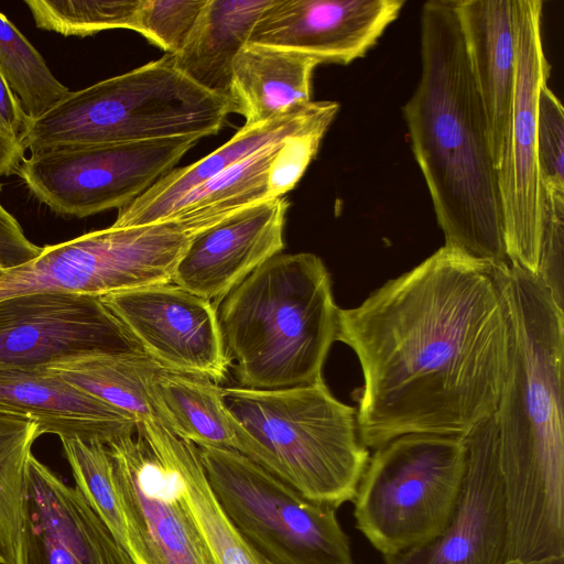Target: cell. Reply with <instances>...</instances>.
<instances>
[{
  "label": "cell",
  "mask_w": 564,
  "mask_h": 564,
  "mask_svg": "<svg viewBox=\"0 0 564 564\" xmlns=\"http://www.w3.org/2000/svg\"><path fill=\"white\" fill-rule=\"evenodd\" d=\"M137 426L169 466L175 491L198 530L209 564H272L224 513L207 481L198 447L177 437L159 420L139 422Z\"/></svg>",
  "instance_id": "603a6c76"
},
{
  "label": "cell",
  "mask_w": 564,
  "mask_h": 564,
  "mask_svg": "<svg viewBox=\"0 0 564 564\" xmlns=\"http://www.w3.org/2000/svg\"><path fill=\"white\" fill-rule=\"evenodd\" d=\"M0 72L30 120L47 112L70 93L53 75L39 51L1 12Z\"/></svg>",
  "instance_id": "f1b7e54d"
},
{
  "label": "cell",
  "mask_w": 564,
  "mask_h": 564,
  "mask_svg": "<svg viewBox=\"0 0 564 564\" xmlns=\"http://www.w3.org/2000/svg\"><path fill=\"white\" fill-rule=\"evenodd\" d=\"M403 6V0H273L248 43L346 65L376 44Z\"/></svg>",
  "instance_id": "e0dca14e"
},
{
  "label": "cell",
  "mask_w": 564,
  "mask_h": 564,
  "mask_svg": "<svg viewBox=\"0 0 564 564\" xmlns=\"http://www.w3.org/2000/svg\"><path fill=\"white\" fill-rule=\"evenodd\" d=\"M197 447L224 513L272 564H352L337 508L306 498L237 451Z\"/></svg>",
  "instance_id": "ba28073f"
},
{
  "label": "cell",
  "mask_w": 564,
  "mask_h": 564,
  "mask_svg": "<svg viewBox=\"0 0 564 564\" xmlns=\"http://www.w3.org/2000/svg\"><path fill=\"white\" fill-rule=\"evenodd\" d=\"M318 64L297 52L247 43L234 62L229 112L256 124L307 105Z\"/></svg>",
  "instance_id": "cb8c5ba5"
},
{
  "label": "cell",
  "mask_w": 564,
  "mask_h": 564,
  "mask_svg": "<svg viewBox=\"0 0 564 564\" xmlns=\"http://www.w3.org/2000/svg\"><path fill=\"white\" fill-rule=\"evenodd\" d=\"M538 170L541 194H564V110L547 85L539 97Z\"/></svg>",
  "instance_id": "d6a6232c"
},
{
  "label": "cell",
  "mask_w": 564,
  "mask_h": 564,
  "mask_svg": "<svg viewBox=\"0 0 564 564\" xmlns=\"http://www.w3.org/2000/svg\"><path fill=\"white\" fill-rule=\"evenodd\" d=\"M4 271H6V270L0 269V275H2Z\"/></svg>",
  "instance_id": "74e56055"
},
{
  "label": "cell",
  "mask_w": 564,
  "mask_h": 564,
  "mask_svg": "<svg viewBox=\"0 0 564 564\" xmlns=\"http://www.w3.org/2000/svg\"><path fill=\"white\" fill-rule=\"evenodd\" d=\"M149 397L158 420L177 437L241 453L246 433L226 406L218 383L160 368L150 380Z\"/></svg>",
  "instance_id": "484cf974"
},
{
  "label": "cell",
  "mask_w": 564,
  "mask_h": 564,
  "mask_svg": "<svg viewBox=\"0 0 564 564\" xmlns=\"http://www.w3.org/2000/svg\"><path fill=\"white\" fill-rule=\"evenodd\" d=\"M36 423L0 413V564H17L26 465Z\"/></svg>",
  "instance_id": "83f0119b"
},
{
  "label": "cell",
  "mask_w": 564,
  "mask_h": 564,
  "mask_svg": "<svg viewBox=\"0 0 564 564\" xmlns=\"http://www.w3.org/2000/svg\"><path fill=\"white\" fill-rule=\"evenodd\" d=\"M91 351L147 355L98 296L30 293L0 301V369Z\"/></svg>",
  "instance_id": "4fadbf2b"
},
{
  "label": "cell",
  "mask_w": 564,
  "mask_h": 564,
  "mask_svg": "<svg viewBox=\"0 0 564 564\" xmlns=\"http://www.w3.org/2000/svg\"><path fill=\"white\" fill-rule=\"evenodd\" d=\"M465 470L453 512L430 541L384 556L386 564H507L509 521L494 415L463 435Z\"/></svg>",
  "instance_id": "5bb4252c"
},
{
  "label": "cell",
  "mask_w": 564,
  "mask_h": 564,
  "mask_svg": "<svg viewBox=\"0 0 564 564\" xmlns=\"http://www.w3.org/2000/svg\"><path fill=\"white\" fill-rule=\"evenodd\" d=\"M403 116L445 246L491 264L508 263L486 113L455 0L422 7L421 75Z\"/></svg>",
  "instance_id": "3957f363"
},
{
  "label": "cell",
  "mask_w": 564,
  "mask_h": 564,
  "mask_svg": "<svg viewBox=\"0 0 564 564\" xmlns=\"http://www.w3.org/2000/svg\"><path fill=\"white\" fill-rule=\"evenodd\" d=\"M24 159L25 150L20 140L0 123V180L4 176L18 174ZM1 188L0 181V191Z\"/></svg>",
  "instance_id": "d590c367"
},
{
  "label": "cell",
  "mask_w": 564,
  "mask_h": 564,
  "mask_svg": "<svg viewBox=\"0 0 564 564\" xmlns=\"http://www.w3.org/2000/svg\"><path fill=\"white\" fill-rule=\"evenodd\" d=\"M223 399L246 433L240 454L308 499L335 508L354 500L369 452L357 410L324 380L276 390L227 387Z\"/></svg>",
  "instance_id": "5b68a950"
},
{
  "label": "cell",
  "mask_w": 564,
  "mask_h": 564,
  "mask_svg": "<svg viewBox=\"0 0 564 564\" xmlns=\"http://www.w3.org/2000/svg\"><path fill=\"white\" fill-rule=\"evenodd\" d=\"M31 120L23 111L20 101L7 85L0 72V123L20 142L26 133Z\"/></svg>",
  "instance_id": "e575fe53"
},
{
  "label": "cell",
  "mask_w": 564,
  "mask_h": 564,
  "mask_svg": "<svg viewBox=\"0 0 564 564\" xmlns=\"http://www.w3.org/2000/svg\"><path fill=\"white\" fill-rule=\"evenodd\" d=\"M338 110L336 101L312 100L270 120L245 124L225 144L191 165L174 167L138 198L118 209L112 225L134 227L166 218L186 193L257 151L293 135L327 131Z\"/></svg>",
  "instance_id": "ffe728a7"
},
{
  "label": "cell",
  "mask_w": 564,
  "mask_h": 564,
  "mask_svg": "<svg viewBox=\"0 0 564 564\" xmlns=\"http://www.w3.org/2000/svg\"><path fill=\"white\" fill-rule=\"evenodd\" d=\"M509 324L508 368L497 410L509 561L564 555V311L514 264H494Z\"/></svg>",
  "instance_id": "7a4b0ae2"
},
{
  "label": "cell",
  "mask_w": 564,
  "mask_h": 564,
  "mask_svg": "<svg viewBox=\"0 0 564 564\" xmlns=\"http://www.w3.org/2000/svg\"><path fill=\"white\" fill-rule=\"evenodd\" d=\"M273 0H207L183 48L170 54L174 66L204 90L230 96L232 66Z\"/></svg>",
  "instance_id": "d4e9b609"
},
{
  "label": "cell",
  "mask_w": 564,
  "mask_h": 564,
  "mask_svg": "<svg viewBox=\"0 0 564 564\" xmlns=\"http://www.w3.org/2000/svg\"><path fill=\"white\" fill-rule=\"evenodd\" d=\"M163 369L221 382L230 367L215 304L173 283L100 297Z\"/></svg>",
  "instance_id": "9a60e30c"
},
{
  "label": "cell",
  "mask_w": 564,
  "mask_h": 564,
  "mask_svg": "<svg viewBox=\"0 0 564 564\" xmlns=\"http://www.w3.org/2000/svg\"><path fill=\"white\" fill-rule=\"evenodd\" d=\"M507 564H564V556H552L530 562L509 561Z\"/></svg>",
  "instance_id": "8d00e7d4"
},
{
  "label": "cell",
  "mask_w": 564,
  "mask_h": 564,
  "mask_svg": "<svg viewBox=\"0 0 564 564\" xmlns=\"http://www.w3.org/2000/svg\"><path fill=\"white\" fill-rule=\"evenodd\" d=\"M289 203L272 198L249 206L193 239L171 283L217 306L250 273L284 249Z\"/></svg>",
  "instance_id": "ac0fdd59"
},
{
  "label": "cell",
  "mask_w": 564,
  "mask_h": 564,
  "mask_svg": "<svg viewBox=\"0 0 564 564\" xmlns=\"http://www.w3.org/2000/svg\"><path fill=\"white\" fill-rule=\"evenodd\" d=\"M228 102L188 79L165 54L124 74L70 91L31 120L21 140L30 153L44 149L124 143L218 133Z\"/></svg>",
  "instance_id": "8992f818"
},
{
  "label": "cell",
  "mask_w": 564,
  "mask_h": 564,
  "mask_svg": "<svg viewBox=\"0 0 564 564\" xmlns=\"http://www.w3.org/2000/svg\"><path fill=\"white\" fill-rule=\"evenodd\" d=\"M61 443L75 479V487L126 551V525L113 486L106 444L78 438H65Z\"/></svg>",
  "instance_id": "4dcf8cb0"
},
{
  "label": "cell",
  "mask_w": 564,
  "mask_h": 564,
  "mask_svg": "<svg viewBox=\"0 0 564 564\" xmlns=\"http://www.w3.org/2000/svg\"><path fill=\"white\" fill-rule=\"evenodd\" d=\"M202 137L64 145L36 151L18 175L53 213L85 218L122 208L174 169Z\"/></svg>",
  "instance_id": "30bf717a"
},
{
  "label": "cell",
  "mask_w": 564,
  "mask_h": 564,
  "mask_svg": "<svg viewBox=\"0 0 564 564\" xmlns=\"http://www.w3.org/2000/svg\"><path fill=\"white\" fill-rule=\"evenodd\" d=\"M491 263L443 246L358 306L338 310L336 340L364 375L360 440L463 436L497 410L509 324Z\"/></svg>",
  "instance_id": "6da1fadb"
},
{
  "label": "cell",
  "mask_w": 564,
  "mask_h": 564,
  "mask_svg": "<svg viewBox=\"0 0 564 564\" xmlns=\"http://www.w3.org/2000/svg\"><path fill=\"white\" fill-rule=\"evenodd\" d=\"M207 0H142L137 32L166 54L185 45Z\"/></svg>",
  "instance_id": "1f68e13d"
},
{
  "label": "cell",
  "mask_w": 564,
  "mask_h": 564,
  "mask_svg": "<svg viewBox=\"0 0 564 564\" xmlns=\"http://www.w3.org/2000/svg\"><path fill=\"white\" fill-rule=\"evenodd\" d=\"M41 252L24 234L18 219L0 204V269L23 264Z\"/></svg>",
  "instance_id": "836d02e7"
},
{
  "label": "cell",
  "mask_w": 564,
  "mask_h": 564,
  "mask_svg": "<svg viewBox=\"0 0 564 564\" xmlns=\"http://www.w3.org/2000/svg\"><path fill=\"white\" fill-rule=\"evenodd\" d=\"M43 367L66 383L129 414L137 423L158 420L149 383L162 367L147 355L82 352L57 358Z\"/></svg>",
  "instance_id": "4316f807"
},
{
  "label": "cell",
  "mask_w": 564,
  "mask_h": 564,
  "mask_svg": "<svg viewBox=\"0 0 564 564\" xmlns=\"http://www.w3.org/2000/svg\"><path fill=\"white\" fill-rule=\"evenodd\" d=\"M465 457L463 436L406 434L376 448L354 498L358 529L384 556L433 539L455 507Z\"/></svg>",
  "instance_id": "52a82bcc"
},
{
  "label": "cell",
  "mask_w": 564,
  "mask_h": 564,
  "mask_svg": "<svg viewBox=\"0 0 564 564\" xmlns=\"http://www.w3.org/2000/svg\"><path fill=\"white\" fill-rule=\"evenodd\" d=\"M142 0H26L39 29L65 36H89L101 31L137 32Z\"/></svg>",
  "instance_id": "f546056e"
},
{
  "label": "cell",
  "mask_w": 564,
  "mask_h": 564,
  "mask_svg": "<svg viewBox=\"0 0 564 564\" xmlns=\"http://www.w3.org/2000/svg\"><path fill=\"white\" fill-rule=\"evenodd\" d=\"M216 308L239 387L276 390L323 380L339 308L318 256L272 257Z\"/></svg>",
  "instance_id": "277c9868"
},
{
  "label": "cell",
  "mask_w": 564,
  "mask_h": 564,
  "mask_svg": "<svg viewBox=\"0 0 564 564\" xmlns=\"http://www.w3.org/2000/svg\"><path fill=\"white\" fill-rule=\"evenodd\" d=\"M0 413L37 424L42 434L107 444L135 431L129 414L77 389L43 366L0 369Z\"/></svg>",
  "instance_id": "44dd1931"
},
{
  "label": "cell",
  "mask_w": 564,
  "mask_h": 564,
  "mask_svg": "<svg viewBox=\"0 0 564 564\" xmlns=\"http://www.w3.org/2000/svg\"><path fill=\"white\" fill-rule=\"evenodd\" d=\"M198 231L187 221H160L95 230L47 245L32 260L0 275V301L30 293L105 296L171 283Z\"/></svg>",
  "instance_id": "9c48e42d"
},
{
  "label": "cell",
  "mask_w": 564,
  "mask_h": 564,
  "mask_svg": "<svg viewBox=\"0 0 564 564\" xmlns=\"http://www.w3.org/2000/svg\"><path fill=\"white\" fill-rule=\"evenodd\" d=\"M455 9L496 167L513 96L514 0H455Z\"/></svg>",
  "instance_id": "7402d4cb"
},
{
  "label": "cell",
  "mask_w": 564,
  "mask_h": 564,
  "mask_svg": "<svg viewBox=\"0 0 564 564\" xmlns=\"http://www.w3.org/2000/svg\"><path fill=\"white\" fill-rule=\"evenodd\" d=\"M325 133L293 135L257 151L186 193L169 216L213 227L249 206L284 197L315 158Z\"/></svg>",
  "instance_id": "d6986e66"
},
{
  "label": "cell",
  "mask_w": 564,
  "mask_h": 564,
  "mask_svg": "<svg viewBox=\"0 0 564 564\" xmlns=\"http://www.w3.org/2000/svg\"><path fill=\"white\" fill-rule=\"evenodd\" d=\"M133 564H209L171 470L135 426L106 444Z\"/></svg>",
  "instance_id": "7c38bea8"
},
{
  "label": "cell",
  "mask_w": 564,
  "mask_h": 564,
  "mask_svg": "<svg viewBox=\"0 0 564 564\" xmlns=\"http://www.w3.org/2000/svg\"><path fill=\"white\" fill-rule=\"evenodd\" d=\"M542 6L541 0H514L513 96L496 166L508 260L533 274L541 241L538 108L551 70L542 43Z\"/></svg>",
  "instance_id": "8fae6325"
},
{
  "label": "cell",
  "mask_w": 564,
  "mask_h": 564,
  "mask_svg": "<svg viewBox=\"0 0 564 564\" xmlns=\"http://www.w3.org/2000/svg\"><path fill=\"white\" fill-rule=\"evenodd\" d=\"M17 564H133L77 487L33 454L26 465Z\"/></svg>",
  "instance_id": "2e32d148"
}]
</instances>
